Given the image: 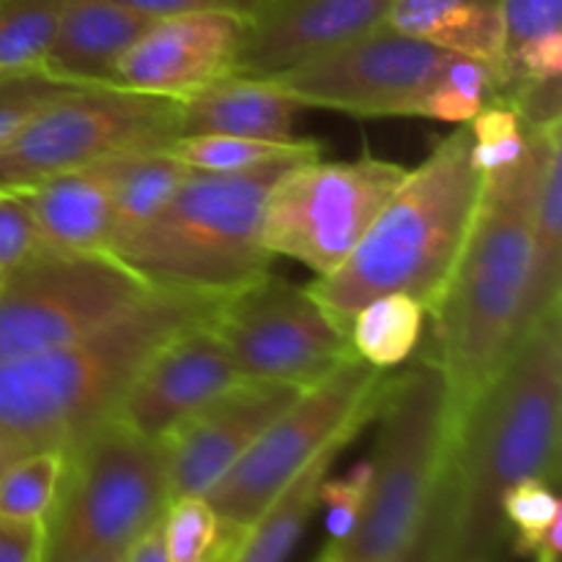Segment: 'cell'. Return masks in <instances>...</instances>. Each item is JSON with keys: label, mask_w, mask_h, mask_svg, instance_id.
I'll use <instances>...</instances> for the list:
<instances>
[{"label": "cell", "mask_w": 562, "mask_h": 562, "mask_svg": "<svg viewBox=\"0 0 562 562\" xmlns=\"http://www.w3.org/2000/svg\"><path fill=\"white\" fill-rule=\"evenodd\" d=\"M560 307L532 324L453 431L450 562H499L510 547L503 497L525 477L560 481Z\"/></svg>", "instance_id": "obj_1"}, {"label": "cell", "mask_w": 562, "mask_h": 562, "mask_svg": "<svg viewBox=\"0 0 562 562\" xmlns=\"http://www.w3.org/2000/svg\"><path fill=\"white\" fill-rule=\"evenodd\" d=\"M225 294L151 289L82 338L0 366V448L16 456L71 450L119 409L168 340L206 324Z\"/></svg>", "instance_id": "obj_2"}, {"label": "cell", "mask_w": 562, "mask_h": 562, "mask_svg": "<svg viewBox=\"0 0 562 562\" xmlns=\"http://www.w3.org/2000/svg\"><path fill=\"white\" fill-rule=\"evenodd\" d=\"M547 126H527L530 148L525 157L483 176L475 223L442 305L434 313V351L450 384L453 426L521 338L532 267V206Z\"/></svg>", "instance_id": "obj_3"}, {"label": "cell", "mask_w": 562, "mask_h": 562, "mask_svg": "<svg viewBox=\"0 0 562 562\" xmlns=\"http://www.w3.org/2000/svg\"><path fill=\"white\" fill-rule=\"evenodd\" d=\"M481 192L470 124H459L406 173L355 252L307 291L346 333L355 313L382 294L412 296L434 316L475 223Z\"/></svg>", "instance_id": "obj_4"}, {"label": "cell", "mask_w": 562, "mask_h": 562, "mask_svg": "<svg viewBox=\"0 0 562 562\" xmlns=\"http://www.w3.org/2000/svg\"><path fill=\"white\" fill-rule=\"evenodd\" d=\"M322 157L296 151L245 173L190 170L170 201L110 256L154 289L231 294L272 272V252L261 241L267 198L294 165Z\"/></svg>", "instance_id": "obj_5"}, {"label": "cell", "mask_w": 562, "mask_h": 562, "mask_svg": "<svg viewBox=\"0 0 562 562\" xmlns=\"http://www.w3.org/2000/svg\"><path fill=\"white\" fill-rule=\"evenodd\" d=\"M379 434L371 456V486L340 562H393L409 541L453 445L450 384L437 351H423L409 368L390 371L379 395Z\"/></svg>", "instance_id": "obj_6"}, {"label": "cell", "mask_w": 562, "mask_h": 562, "mask_svg": "<svg viewBox=\"0 0 562 562\" xmlns=\"http://www.w3.org/2000/svg\"><path fill=\"white\" fill-rule=\"evenodd\" d=\"M170 505L159 439L108 420L66 450L58 499L47 519L44 562H80L124 552L159 525Z\"/></svg>", "instance_id": "obj_7"}, {"label": "cell", "mask_w": 562, "mask_h": 562, "mask_svg": "<svg viewBox=\"0 0 562 562\" xmlns=\"http://www.w3.org/2000/svg\"><path fill=\"white\" fill-rule=\"evenodd\" d=\"M387 373L351 357L327 379L302 390L220 477L206 503L220 519L250 527L324 448L340 437H357L376 417Z\"/></svg>", "instance_id": "obj_8"}, {"label": "cell", "mask_w": 562, "mask_h": 562, "mask_svg": "<svg viewBox=\"0 0 562 562\" xmlns=\"http://www.w3.org/2000/svg\"><path fill=\"white\" fill-rule=\"evenodd\" d=\"M179 135L176 99L110 86L71 88L0 146V192L25 190L110 154L168 148Z\"/></svg>", "instance_id": "obj_9"}, {"label": "cell", "mask_w": 562, "mask_h": 562, "mask_svg": "<svg viewBox=\"0 0 562 562\" xmlns=\"http://www.w3.org/2000/svg\"><path fill=\"white\" fill-rule=\"evenodd\" d=\"M406 173L404 165L373 154L294 165L280 176L263 206V247L327 278L355 252Z\"/></svg>", "instance_id": "obj_10"}, {"label": "cell", "mask_w": 562, "mask_h": 562, "mask_svg": "<svg viewBox=\"0 0 562 562\" xmlns=\"http://www.w3.org/2000/svg\"><path fill=\"white\" fill-rule=\"evenodd\" d=\"M151 289L110 252H38L0 278V366L82 338Z\"/></svg>", "instance_id": "obj_11"}, {"label": "cell", "mask_w": 562, "mask_h": 562, "mask_svg": "<svg viewBox=\"0 0 562 562\" xmlns=\"http://www.w3.org/2000/svg\"><path fill=\"white\" fill-rule=\"evenodd\" d=\"M209 329L247 382L307 390L357 357L349 333L324 313L307 285L272 272L225 294Z\"/></svg>", "instance_id": "obj_12"}, {"label": "cell", "mask_w": 562, "mask_h": 562, "mask_svg": "<svg viewBox=\"0 0 562 562\" xmlns=\"http://www.w3.org/2000/svg\"><path fill=\"white\" fill-rule=\"evenodd\" d=\"M445 49L379 25L351 42L267 77L305 108H327L357 119L417 115L445 60Z\"/></svg>", "instance_id": "obj_13"}, {"label": "cell", "mask_w": 562, "mask_h": 562, "mask_svg": "<svg viewBox=\"0 0 562 562\" xmlns=\"http://www.w3.org/2000/svg\"><path fill=\"white\" fill-rule=\"evenodd\" d=\"M300 393L289 384L241 382L165 434L170 499L206 497Z\"/></svg>", "instance_id": "obj_14"}, {"label": "cell", "mask_w": 562, "mask_h": 562, "mask_svg": "<svg viewBox=\"0 0 562 562\" xmlns=\"http://www.w3.org/2000/svg\"><path fill=\"white\" fill-rule=\"evenodd\" d=\"M245 27V16L223 11L154 20L115 66L113 88L181 102L234 75Z\"/></svg>", "instance_id": "obj_15"}, {"label": "cell", "mask_w": 562, "mask_h": 562, "mask_svg": "<svg viewBox=\"0 0 562 562\" xmlns=\"http://www.w3.org/2000/svg\"><path fill=\"white\" fill-rule=\"evenodd\" d=\"M247 382L225 346L206 324L176 335L143 366L110 420L148 439H162L176 426Z\"/></svg>", "instance_id": "obj_16"}, {"label": "cell", "mask_w": 562, "mask_h": 562, "mask_svg": "<svg viewBox=\"0 0 562 562\" xmlns=\"http://www.w3.org/2000/svg\"><path fill=\"white\" fill-rule=\"evenodd\" d=\"M393 0H269L247 20L234 75L272 77L384 22Z\"/></svg>", "instance_id": "obj_17"}, {"label": "cell", "mask_w": 562, "mask_h": 562, "mask_svg": "<svg viewBox=\"0 0 562 562\" xmlns=\"http://www.w3.org/2000/svg\"><path fill=\"white\" fill-rule=\"evenodd\" d=\"M126 154V151H124ZM121 154L14 190L25 198L47 250L110 252L115 165Z\"/></svg>", "instance_id": "obj_18"}, {"label": "cell", "mask_w": 562, "mask_h": 562, "mask_svg": "<svg viewBox=\"0 0 562 562\" xmlns=\"http://www.w3.org/2000/svg\"><path fill=\"white\" fill-rule=\"evenodd\" d=\"M151 22L115 0H69L42 69L77 88H113L115 66Z\"/></svg>", "instance_id": "obj_19"}, {"label": "cell", "mask_w": 562, "mask_h": 562, "mask_svg": "<svg viewBox=\"0 0 562 562\" xmlns=\"http://www.w3.org/2000/svg\"><path fill=\"white\" fill-rule=\"evenodd\" d=\"M300 110L302 104L267 77L228 75L181 99L179 126L181 135L294 143V119Z\"/></svg>", "instance_id": "obj_20"}, {"label": "cell", "mask_w": 562, "mask_h": 562, "mask_svg": "<svg viewBox=\"0 0 562 562\" xmlns=\"http://www.w3.org/2000/svg\"><path fill=\"white\" fill-rule=\"evenodd\" d=\"M384 25L445 53L483 60L505 77L497 0H393Z\"/></svg>", "instance_id": "obj_21"}, {"label": "cell", "mask_w": 562, "mask_h": 562, "mask_svg": "<svg viewBox=\"0 0 562 562\" xmlns=\"http://www.w3.org/2000/svg\"><path fill=\"white\" fill-rule=\"evenodd\" d=\"M562 280V121L547 126L532 206V267L521 335L560 307Z\"/></svg>", "instance_id": "obj_22"}, {"label": "cell", "mask_w": 562, "mask_h": 562, "mask_svg": "<svg viewBox=\"0 0 562 562\" xmlns=\"http://www.w3.org/2000/svg\"><path fill=\"white\" fill-rule=\"evenodd\" d=\"M351 439L355 437L335 439L267 505V510L247 527L236 562H285L291 558L313 514L322 505L318 492H322L324 477L333 470L335 459L349 448Z\"/></svg>", "instance_id": "obj_23"}, {"label": "cell", "mask_w": 562, "mask_h": 562, "mask_svg": "<svg viewBox=\"0 0 562 562\" xmlns=\"http://www.w3.org/2000/svg\"><path fill=\"white\" fill-rule=\"evenodd\" d=\"M187 176H190V168L170 157L165 148L121 154L115 165L110 252L119 241L143 228L170 201Z\"/></svg>", "instance_id": "obj_24"}, {"label": "cell", "mask_w": 562, "mask_h": 562, "mask_svg": "<svg viewBox=\"0 0 562 562\" xmlns=\"http://www.w3.org/2000/svg\"><path fill=\"white\" fill-rule=\"evenodd\" d=\"M426 316V307L406 294L373 296L351 318V349L368 366L393 371L417 351Z\"/></svg>", "instance_id": "obj_25"}, {"label": "cell", "mask_w": 562, "mask_h": 562, "mask_svg": "<svg viewBox=\"0 0 562 562\" xmlns=\"http://www.w3.org/2000/svg\"><path fill=\"white\" fill-rule=\"evenodd\" d=\"M247 527L220 519L206 497L170 499L162 516L168 562H236Z\"/></svg>", "instance_id": "obj_26"}, {"label": "cell", "mask_w": 562, "mask_h": 562, "mask_svg": "<svg viewBox=\"0 0 562 562\" xmlns=\"http://www.w3.org/2000/svg\"><path fill=\"white\" fill-rule=\"evenodd\" d=\"M503 88V75L483 60L448 53L426 97L417 104V115L445 121V124H470Z\"/></svg>", "instance_id": "obj_27"}, {"label": "cell", "mask_w": 562, "mask_h": 562, "mask_svg": "<svg viewBox=\"0 0 562 562\" xmlns=\"http://www.w3.org/2000/svg\"><path fill=\"white\" fill-rule=\"evenodd\" d=\"M66 450H33L16 456L0 472V521H44L58 499Z\"/></svg>", "instance_id": "obj_28"}, {"label": "cell", "mask_w": 562, "mask_h": 562, "mask_svg": "<svg viewBox=\"0 0 562 562\" xmlns=\"http://www.w3.org/2000/svg\"><path fill=\"white\" fill-rule=\"evenodd\" d=\"M316 148H322V143L302 140V137H296L294 143H269L234 135H181L165 151L190 170L245 173V170L263 168L274 159L291 157L296 151H316Z\"/></svg>", "instance_id": "obj_29"}, {"label": "cell", "mask_w": 562, "mask_h": 562, "mask_svg": "<svg viewBox=\"0 0 562 562\" xmlns=\"http://www.w3.org/2000/svg\"><path fill=\"white\" fill-rule=\"evenodd\" d=\"M69 0H0V75L42 69Z\"/></svg>", "instance_id": "obj_30"}, {"label": "cell", "mask_w": 562, "mask_h": 562, "mask_svg": "<svg viewBox=\"0 0 562 562\" xmlns=\"http://www.w3.org/2000/svg\"><path fill=\"white\" fill-rule=\"evenodd\" d=\"M503 516L510 532V552L516 558H530L543 532L562 519L558 486L543 477L514 483L503 497Z\"/></svg>", "instance_id": "obj_31"}, {"label": "cell", "mask_w": 562, "mask_h": 562, "mask_svg": "<svg viewBox=\"0 0 562 562\" xmlns=\"http://www.w3.org/2000/svg\"><path fill=\"white\" fill-rule=\"evenodd\" d=\"M472 132V162L483 176L497 173L519 162L530 148V132L521 124L519 113L510 104L488 102L470 121Z\"/></svg>", "instance_id": "obj_32"}, {"label": "cell", "mask_w": 562, "mask_h": 562, "mask_svg": "<svg viewBox=\"0 0 562 562\" xmlns=\"http://www.w3.org/2000/svg\"><path fill=\"white\" fill-rule=\"evenodd\" d=\"M453 503H456V472H453V445L445 459L434 492L412 530L409 541L393 562H450V530H453Z\"/></svg>", "instance_id": "obj_33"}, {"label": "cell", "mask_w": 562, "mask_h": 562, "mask_svg": "<svg viewBox=\"0 0 562 562\" xmlns=\"http://www.w3.org/2000/svg\"><path fill=\"white\" fill-rule=\"evenodd\" d=\"M69 82L55 80L44 69H25L0 75V146L22 130L44 104L71 91Z\"/></svg>", "instance_id": "obj_34"}, {"label": "cell", "mask_w": 562, "mask_h": 562, "mask_svg": "<svg viewBox=\"0 0 562 562\" xmlns=\"http://www.w3.org/2000/svg\"><path fill=\"white\" fill-rule=\"evenodd\" d=\"M371 459L357 461L344 477H324L318 499L327 505L329 543H344L360 519L368 486H371Z\"/></svg>", "instance_id": "obj_35"}, {"label": "cell", "mask_w": 562, "mask_h": 562, "mask_svg": "<svg viewBox=\"0 0 562 562\" xmlns=\"http://www.w3.org/2000/svg\"><path fill=\"white\" fill-rule=\"evenodd\" d=\"M33 214L20 192H0V278L44 252Z\"/></svg>", "instance_id": "obj_36"}, {"label": "cell", "mask_w": 562, "mask_h": 562, "mask_svg": "<svg viewBox=\"0 0 562 562\" xmlns=\"http://www.w3.org/2000/svg\"><path fill=\"white\" fill-rule=\"evenodd\" d=\"M503 20V53L562 31V0H497Z\"/></svg>", "instance_id": "obj_37"}, {"label": "cell", "mask_w": 562, "mask_h": 562, "mask_svg": "<svg viewBox=\"0 0 562 562\" xmlns=\"http://www.w3.org/2000/svg\"><path fill=\"white\" fill-rule=\"evenodd\" d=\"M115 3L126 5V9L137 11V14L151 16V20L179 14H203V11H223V14H236L250 20L269 0H115Z\"/></svg>", "instance_id": "obj_38"}, {"label": "cell", "mask_w": 562, "mask_h": 562, "mask_svg": "<svg viewBox=\"0 0 562 562\" xmlns=\"http://www.w3.org/2000/svg\"><path fill=\"white\" fill-rule=\"evenodd\" d=\"M44 521H0V562H44Z\"/></svg>", "instance_id": "obj_39"}, {"label": "cell", "mask_w": 562, "mask_h": 562, "mask_svg": "<svg viewBox=\"0 0 562 562\" xmlns=\"http://www.w3.org/2000/svg\"><path fill=\"white\" fill-rule=\"evenodd\" d=\"M121 562H168V552H165V538H162V521L154 525L151 530L143 532L135 543L124 549Z\"/></svg>", "instance_id": "obj_40"}, {"label": "cell", "mask_w": 562, "mask_h": 562, "mask_svg": "<svg viewBox=\"0 0 562 562\" xmlns=\"http://www.w3.org/2000/svg\"><path fill=\"white\" fill-rule=\"evenodd\" d=\"M560 532H562V519L554 521V525L543 532L541 541L536 543V549H532L530 558L536 562H560V552H562Z\"/></svg>", "instance_id": "obj_41"}, {"label": "cell", "mask_w": 562, "mask_h": 562, "mask_svg": "<svg viewBox=\"0 0 562 562\" xmlns=\"http://www.w3.org/2000/svg\"><path fill=\"white\" fill-rule=\"evenodd\" d=\"M121 554L124 552H108V554H93V558L80 560V562H121Z\"/></svg>", "instance_id": "obj_42"}, {"label": "cell", "mask_w": 562, "mask_h": 562, "mask_svg": "<svg viewBox=\"0 0 562 562\" xmlns=\"http://www.w3.org/2000/svg\"><path fill=\"white\" fill-rule=\"evenodd\" d=\"M316 562H340L338 552H335V549H333V543H327V547H324V552L318 554Z\"/></svg>", "instance_id": "obj_43"}, {"label": "cell", "mask_w": 562, "mask_h": 562, "mask_svg": "<svg viewBox=\"0 0 562 562\" xmlns=\"http://www.w3.org/2000/svg\"><path fill=\"white\" fill-rule=\"evenodd\" d=\"M9 461H14V459H11V456H9V453H5V450H3V448H0V472H3V470H5V467H9Z\"/></svg>", "instance_id": "obj_44"}]
</instances>
